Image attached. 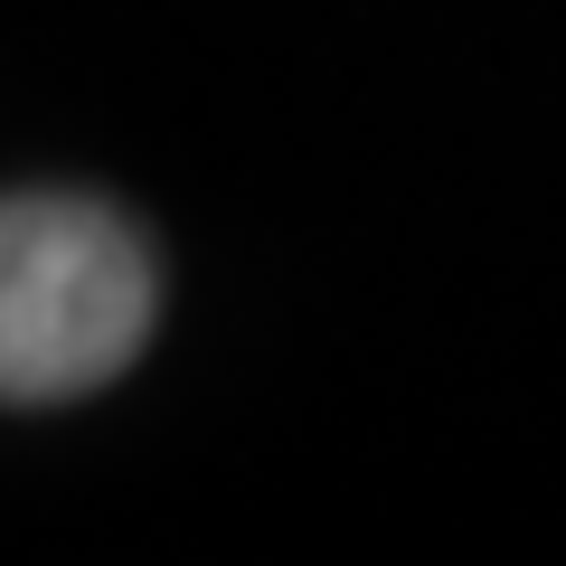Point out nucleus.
<instances>
[{"label":"nucleus","instance_id":"1","mask_svg":"<svg viewBox=\"0 0 566 566\" xmlns=\"http://www.w3.org/2000/svg\"><path fill=\"white\" fill-rule=\"evenodd\" d=\"M151 331V255L95 199H10L0 218V387L57 406L133 368Z\"/></svg>","mask_w":566,"mask_h":566}]
</instances>
